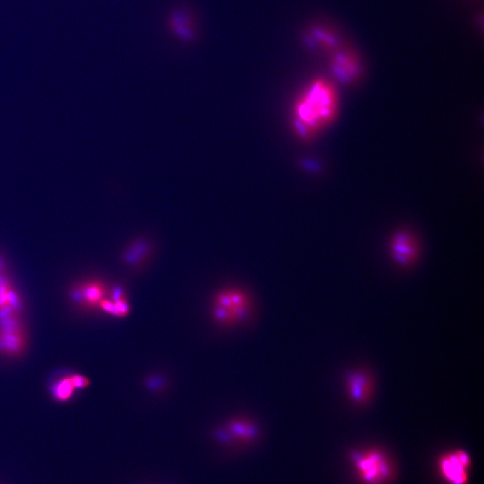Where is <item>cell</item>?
<instances>
[{
    "mask_svg": "<svg viewBox=\"0 0 484 484\" xmlns=\"http://www.w3.org/2000/svg\"><path fill=\"white\" fill-rule=\"evenodd\" d=\"M331 69L336 79L342 83H351L358 79L361 66L357 59L348 50H340L332 59Z\"/></svg>",
    "mask_w": 484,
    "mask_h": 484,
    "instance_id": "52a82bcc",
    "label": "cell"
},
{
    "mask_svg": "<svg viewBox=\"0 0 484 484\" xmlns=\"http://www.w3.org/2000/svg\"><path fill=\"white\" fill-rule=\"evenodd\" d=\"M390 255L400 267L412 265L419 257V245L408 231H399L390 243Z\"/></svg>",
    "mask_w": 484,
    "mask_h": 484,
    "instance_id": "8992f818",
    "label": "cell"
},
{
    "mask_svg": "<svg viewBox=\"0 0 484 484\" xmlns=\"http://www.w3.org/2000/svg\"><path fill=\"white\" fill-rule=\"evenodd\" d=\"M470 456L463 450L450 452L440 460L439 468L449 484H466L468 480Z\"/></svg>",
    "mask_w": 484,
    "mask_h": 484,
    "instance_id": "277c9868",
    "label": "cell"
},
{
    "mask_svg": "<svg viewBox=\"0 0 484 484\" xmlns=\"http://www.w3.org/2000/svg\"><path fill=\"white\" fill-rule=\"evenodd\" d=\"M72 381L74 385H75L76 388H85L89 386V379L85 378V376H81L79 374L72 375Z\"/></svg>",
    "mask_w": 484,
    "mask_h": 484,
    "instance_id": "5bb4252c",
    "label": "cell"
},
{
    "mask_svg": "<svg viewBox=\"0 0 484 484\" xmlns=\"http://www.w3.org/2000/svg\"><path fill=\"white\" fill-rule=\"evenodd\" d=\"M228 430L231 434L244 439L252 438L255 436V429L250 422L241 421V420H233L229 422Z\"/></svg>",
    "mask_w": 484,
    "mask_h": 484,
    "instance_id": "7c38bea8",
    "label": "cell"
},
{
    "mask_svg": "<svg viewBox=\"0 0 484 484\" xmlns=\"http://www.w3.org/2000/svg\"><path fill=\"white\" fill-rule=\"evenodd\" d=\"M76 389L72 376H62L53 383L52 394L57 401L66 402L72 398Z\"/></svg>",
    "mask_w": 484,
    "mask_h": 484,
    "instance_id": "8fae6325",
    "label": "cell"
},
{
    "mask_svg": "<svg viewBox=\"0 0 484 484\" xmlns=\"http://www.w3.org/2000/svg\"><path fill=\"white\" fill-rule=\"evenodd\" d=\"M346 391L352 402L363 405L369 402L374 391V381L369 372L363 369H352L345 373Z\"/></svg>",
    "mask_w": 484,
    "mask_h": 484,
    "instance_id": "5b68a950",
    "label": "cell"
},
{
    "mask_svg": "<svg viewBox=\"0 0 484 484\" xmlns=\"http://www.w3.org/2000/svg\"><path fill=\"white\" fill-rule=\"evenodd\" d=\"M105 285L102 282L91 281L73 289L71 296L77 304L86 308L100 307L104 299H106Z\"/></svg>",
    "mask_w": 484,
    "mask_h": 484,
    "instance_id": "ba28073f",
    "label": "cell"
},
{
    "mask_svg": "<svg viewBox=\"0 0 484 484\" xmlns=\"http://www.w3.org/2000/svg\"><path fill=\"white\" fill-rule=\"evenodd\" d=\"M99 308L115 317H125L129 311L125 296L119 287L114 289L110 300L104 299Z\"/></svg>",
    "mask_w": 484,
    "mask_h": 484,
    "instance_id": "30bf717a",
    "label": "cell"
},
{
    "mask_svg": "<svg viewBox=\"0 0 484 484\" xmlns=\"http://www.w3.org/2000/svg\"><path fill=\"white\" fill-rule=\"evenodd\" d=\"M248 295L238 288H226L215 294L212 302V319L221 327H234L246 321L250 314Z\"/></svg>",
    "mask_w": 484,
    "mask_h": 484,
    "instance_id": "7a4b0ae2",
    "label": "cell"
},
{
    "mask_svg": "<svg viewBox=\"0 0 484 484\" xmlns=\"http://www.w3.org/2000/svg\"><path fill=\"white\" fill-rule=\"evenodd\" d=\"M355 466L363 482L379 484L388 480L391 473L386 457L379 451L356 454Z\"/></svg>",
    "mask_w": 484,
    "mask_h": 484,
    "instance_id": "3957f363",
    "label": "cell"
},
{
    "mask_svg": "<svg viewBox=\"0 0 484 484\" xmlns=\"http://www.w3.org/2000/svg\"><path fill=\"white\" fill-rule=\"evenodd\" d=\"M171 28L174 35L183 40H191L195 35L190 16L185 11H175L170 18Z\"/></svg>",
    "mask_w": 484,
    "mask_h": 484,
    "instance_id": "9c48e42d",
    "label": "cell"
},
{
    "mask_svg": "<svg viewBox=\"0 0 484 484\" xmlns=\"http://www.w3.org/2000/svg\"><path fill=\"white\" fill-rule=\"evenodd\" d=\"M338 96L325 79H316L306 87L294 108V127L302 137H311L335 115Z\"/></svg>",
    "mask_w": 484,
    "mask_h": 484,
    "instance_id": "6da1fadb",
    "label": "cell"
},
{
    "mask_svg": "<svg viewBox=\"0 0 484 484\" xmlns=\"http://www.w3.org/2000/svg\"><path fill=\"white\" fill-rule=\"evenodd\" d=\"M311 36L314 39V42H315V45L327 47V48L336 45L335 36L324 29H315L311 33Z\"/></svg>",
    "mask_w": 484,
    "mask_h": 484,
    "instance_id": "4fadbf2b",
    "label": "cell"
}]
</instances>
